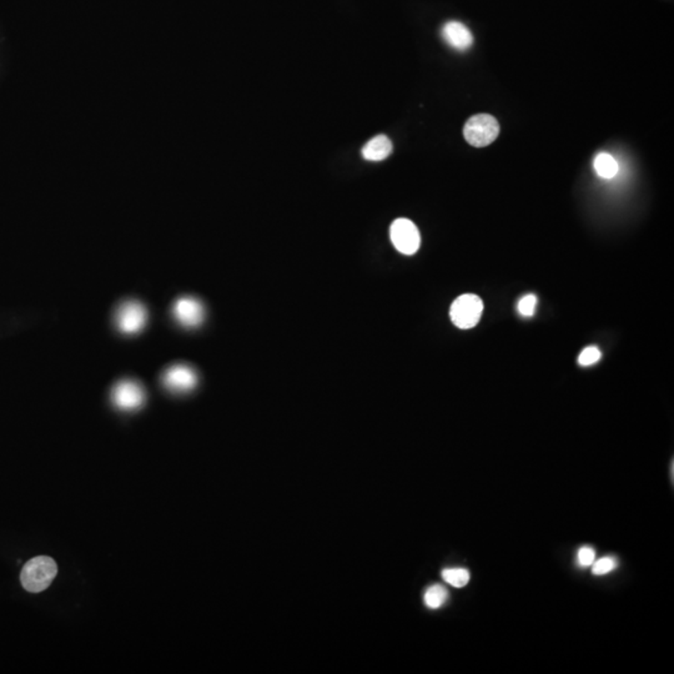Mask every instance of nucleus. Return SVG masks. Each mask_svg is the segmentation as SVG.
I'll return each mask as SVG.
<instances>
[{
  "mask_svg": "<svg viewBox=\"0 0 674 674\" xmlns=\"http://www.w3.org/2000/svg\"><path fill=\"white\" fill-rule=\"evenodd\" d=\"M392 153V142L386 135H377L362 148V158L369 162L385 160Z\"/></svg>",
  "mask_w": 674,
  "mask_h": 674,
  "instance_id": "obj_10",
  "label": "nucleus"
},
{
  "mask_svg": "<svg viewBox=\"0 0 674 674\" xmlns=\"http://www.w3.org/2000/svg\"><path fill=\"white\" fill-rule=\"evenodd\" d=\"M593 166H595V170H596L598 175L603 177V179L614 177L617 175L618 170H619L616 159L607 153L598 154L595 159V162H593Z\"/></svg>",
  "mask_w": 674,
  "mask_h": 674,
  "instance_id": "obj_11",
  "label": "nucleus"
},
{
  "mask_svg": "<svg viewBox=\"0 0 674 674\" xmlns=\"http://www.w3.org/2000/svg\"><path fill=\"white\" fill-rule=\"evenodd\" d=\"M499 135V124L488 114H477L467 120L464 127L466 141L475 148H484L492 144Z\"/></svg>",
  "mask_w": 674,
  "mask_h": 674,
  "instance_id": "obj_2",
  "label": "nucleus"
},
{
  "mask_svg": "<svg viewBox=\"0 0 674 674\" xmlns=\"http://www.w3.org/2000/svg\"><path fill=\"white\" fill-rule=\"evenodd\" d=\"M601 356H602V353L598 350L597 347L590 346V347H586L579 353V356H578V364L581 366L595 365L596 362H598L601 360Z\"/></svg>",
  "mask_w": 674,
  "mask_h": 674,
  "instance_id": "obj_15",
  "label": "nucleus"
},
{
  "mask_svg": "<svg viewBox=\"0 0 674 674\" xmlns=\"http://www.w3.org/2000/svg\"><path fill=\"white\" fill-rule=\"evenodd\" d=\"M173 314L177 323L184 327L194 329L200 326L205 319L203 303L194 297H182L174 303Z\"/></svg>",
  "mask_w": 674,
  "mask_h": 674,
  "instance_id": "obj_7",
  "label": "nucleus"
},
{
  "mask_svg": "<svg viewBox=\"0 0 674 674\" xmlns=\"http://www.w3.org/2000/svg\"><path fill=\"white\" fill-rule=\"evenodd\" d=\"M445 582L456 588H462L470 581V572L464 569H447L442 572Z\"/></svg>",
  "mask_w": 674,
  "mask_h": 674,
  "instance_id": "obj_13",
  "label": "nucleus"
},
{
  "mask_svg": "<svg viewBox=\"0 0 674 674\" xmlns=\"http://www.w3.org/2000/svg\"><path fill=\"white\" fill-rule=\"evenodd\" d=\"M164 386L174 393H186L194 390L197 384V375L191 367L176 365L170 367L162 377Z\"/></svg>",
  "mask_w": 674,
  "mask_h": 674,
  "instance_id": "obj_8",
  "label": "nucleus"
},
{
  "mask_svg": "<svg viewBox=\"0 0 674 674\" xmlns=\"http://www.w3.org/2000/svg\"><path fill=\"white\" fill-rule=\"evenodd\" d=\"M536 306H537V297L534 295H526L519 301L517 310L522 316L531 317L534 316Z\"/></svg>",
  "mask_w": 674,
  "mask_h": 674,
  "instance_id": "obj_16",
  "label": "nucleus"
},
{
  "mask_svg": "<svg viewBox=\"0 0 674 674\" xmlns=\"http://www.w3.org/2000/svg\"><path fill=\"white\" fill-rule=\"evenodd\" d=\"M618 562L614 557H603L598 561L593 562L592 572L596 576H603L617 569Z\"/></svg>",
  "mask_w": 674,
  "mask_h": 674,
  "instance_id": "obj_14",
  "label": "nucleus"
},
{
  "mask_svg": "<svg viewBox=\"0 0 674 674\" xmlns=\"http://www.w3.org/2000/svg\"><path fill=\"white\" fill-rule=\"evenodd\" d=\"M447 598H449V592H447V590L443 586L435 584V586L429 587L427 590H426V593H425V603L431 610H437V608L442 607L443 603L447 601Z\"/></svg>",
  "mask_w": 674,
  "mask_h": 674,
  "instance_id": "obj_12",
  "label": "nucleus"
},
{
  "mask_svg": "<svg viewBox=\"0 0 674 674\" xmlns=\"http://www.w3.org/2000/svg\"><path fill=\"white\" fill-rule=\"evenodd\" d=\"M441 36L447 45L458 51L470 49L473 44V36L470 29L460 21L446 23L441 30Z\"/></svg>",
  "mask_w": 674,
  "mask_h": 674,
  "instance_id": "obj_9",
  "label": "nucleus"
},
{
  "mask_svg": "<svg viewBox=\"0 0 674 674\" xmlns=\"http://www.w3.org/2000/svg\"><path fill=\"white\" fill-rule=\"evenodd\" d=\"M577 560H578V564L581 567H590V566L593 564L595 560H596V552L590 546H583L578 551Z\"/></svg>",
  "mask_w": 674,
  "mask_h": 674,
  "instance_id": "obj_17",
  "label": "nucleus"
},
{
  "mask_svg": "<svg viewBox=\"0 0 674 674\" xmlns=\"http://www.w3.org/2000/svg\"><path fill=\"white\" fill-rule=\"evenodd\" d=\"M390 238L395 249L403 255H414L421 245L417 226L408 219H397L390 227Z\"/></svg>",
  "mask_w": 674,
  "mask_h": 674,
  "instance_id": "obj_4",
  "label": "nucleus"
},
{
  "mask_svg": "<svg viewBox=\"0 0 674 674\" xmlns=\"http://www.w3.org/2000/svg\"><path fill=\"white\" fill-rule=\"evenodd\" d=\"M56 573L58 566L53 558L45 556L32 558L21 569V586L28 592L39 593L49 587Z\"/></svg>",
  "mask_w": 674,
  "mask_h": 674,
  "instance_id": "obj_1",
  "label": "nucleus"
},
{
  "mask_svg": "<svg viewBox=\"0 0 674 674\" xmlns=\"http://www.w3.org/2000/svg\"><path fill=\"white\" fill-rule=\"evenodd\" d=\"M484 302L473 294L458 296L449 310V317L458 329L469 330L475 327L482 316Z\"/></svg>",
  "mask_w": 674,
  "mask_h": 674,
  "instance_id": "obj_3",
  "label": "nucleus"
},
{
  "mask_svg": "<svg viewBox=\"0 0 674 674\" xmlns=\"http://www.w3.org/2000/svg\"><path fill=\"white\" fill-rule=\"evenodd\" d=\"M147 319L148 314L144 305L138 301H127L124 302L116 311L115 323L123 334L133 335L144 329Z\"/></svg>",
  "mask_w": 674,
  "mask_h": 674,
  "instance_id": "obj_5",
  "label": "nucleus"
},
{
  "mask_svg": "<svg viewBox=\"0 0 674 674\" xmlns=\"http://www.w3.org/2000/svg\"><path fill=\"white\" fill-rule=\"evenodd\" d=\"M112 402L123 411H134L144 405L145 391L135 381L124 379L116 384L112 393Z\"/></svg>",
  "mask_w": 674,
  "mask_h": 674,
  "instance_id": "obj_6",
  "label": "nucleus"
}]
</instances>
